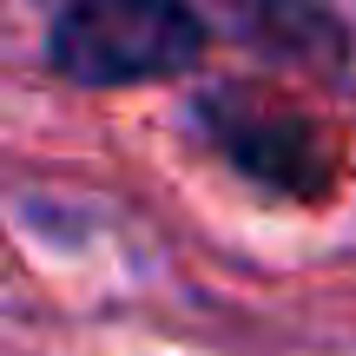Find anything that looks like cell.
Listing matches in <instances>:
<instances>
[{"label":"cell","instance_id":"6da1fadb","mask_svg":"<svg viewBox=\"0 0 356 356\" xmlns=\"http://www.w3.org/2000/svg\"><path fill=\"white\" fill-rule=\"evenodd\" d=\"M204 53V26L178 0H73L53 26V66L86 86L172 79Z\"/></svg>","mask_w":356,"mask_h":356}]
</instances>
